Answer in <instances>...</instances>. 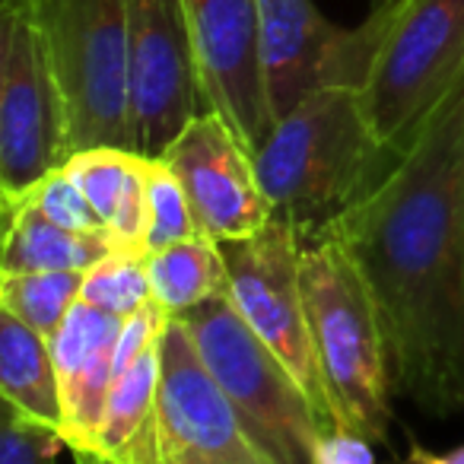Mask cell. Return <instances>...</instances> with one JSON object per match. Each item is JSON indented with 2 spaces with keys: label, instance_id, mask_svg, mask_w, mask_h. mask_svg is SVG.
<instances>
[{
  "label": "cell",
  "instance_id": "12",
  "mask_svg": "<svg viewBox=\"0 0 464 464\" xmlns=\"http://www.w3.org/2000/svg\"><path fill=\"white\" fill-rule=\"evenodd\" d=\"M160 160L179 175L207 239L239 242L274 219L255 156L217 111H200Z\"/></svg>",
  "mask_w": 464,
  "mask_h": 464
},
{
  "label": "cell",
  "instance_id": "13",
  "mask_svg": "<svg viewBox=\"0 0 464 464\" xmlns=\"http://www.w3.org/2000/svg\"><path fill=\"white\" fill-rule=\"evenodd\" d=\"M204 109L255 156L274 130L258 48V0H185Z\"/></svg>",
  "mask_w": 464,
  "mask_h": 464
},
{
  "label": "cell",
  "instance_id": "17",
  "mask_svg": "<svg viewBox=\"0 0 464 464\" xmlns=\"http://www.w3.org/2000/svg\"><path fill=\"white\" fill-rule=\"evenodd\" d=\"M0 398L67 439V411L52 343L0 309Z\"/></svg>",
  "mask_w": 464,
  "mask_h": 464
},
{
  "label": "cell",
  "instance_id": "15",
  "mask_svg": "<svg viewBox=\"0 0 464 464\" xmlns=\"http://www.w3.org/2000/svg\"><path fill=\"white\" fill-rule=\"evenodd\" d=\"M67 172L86 194L111 248L147 258V156L115 147L80 150L67 162Z\"/></svg>",
  "mask_w": 464,
  "mask_h": 464
},
{
  "label": "cell",
  "instance_id": "23",
  "mask_svg": "<svg viewBox=\"0 0 464 464\" xmlns=\"http://www.w3.org/2000/svg\"><path fill=\"white\" fill-rule=\"evenodd\" d=\"M23 200H33L52 223L64 226V229H73V232L102 229V223H99V217L92 213L90 200H86V194L80 191L73 175L67 172V166L58 169V172H52L48 179H42Z\"/></svg>",
  "mask_w": 464,
  "mask_h": 464
},
{
  "label": "cell",
  "instance_id": "20",
  "mask_svg": "<svg viewBox=\"0 0 464 464\" xmlns=\"http://www.w3.org/2000/svg\"><path fill=\"white\" fill-rule=\"evenodd\" d=\"M143 181H147V255L175 242L198 239L200 226L179 175L162 160H147Z\"/></svg>",
  "mask_w": 464,
  "mask_h": 464
},
{
  "label": "cell",
  "instance_id": "18",
  "mask_svg": "<svg viewBox=\"0 0 464 464\" xmlns=\"http://www.w3.org/2000/svg\"><path fill=\"white\" fill-rule=\"evenodd\" d=\"M147 274L153 286V303L169 318L185 315L217 296H229V271H226L223 248L207 236L175 242V246L147 255Z\"/></svg>",
  "mask_w": 464,
  "mask_h": 464
},
{
  "label": "cell",
  "instance_id": "3",
  "mask_svg": "<svg viewBox=\"0 0 464 464\" xmlns=\"http://www.w3.org/2000/svg\"><path fill=\"white\" fill-rule=\"evenodd\" d=\"M309 331L337 430L388 445L392 362L379 309L356 261L334 236H312L303 248Z\"/></svg>",
  "mask_w": 464,
  "mask_h": 464
},
{
  "label": "cell",
  "instance_id": "16",
  "mask_svg": "<svg viewBox=\"0 0 464 464\" xmlns=\"http://www.w3.org/2000/svg\"><path fill=\"white\" fill-rule=\"evenodd\" d=\"M115 252L102 229L73 232L52 223L33 200L4 204L0 274L80 271L86 274Z\"/></svg>",
  "mask_w": 464,
  "mask_h": 464
},
{
  "label": "cell",
  "instance_id": "5",
  "mask_svg": "<svg viewBox=\"0 0 464 464\" xmlns=\"http://www.w3.org/2000/svg\"><path fill=\"white\" fill-rule=\"evenodd\" d=\"M179 322L267 461L318 464L328 432L322 417L284 360L242 322L232 299L217 296L179 315Z\"/></svg>",
  "mask_w": 464,
  "mask_h": 464
},
{
  "label": "cell",
  "instance_id": "8",
  "mask_svg": "<svg viewBox=\"0 0 464 464\" xmlns=\"http://www.w3.org/2000/svg\"><path fill=\"white\" fill-rule=\"evenodd\" d=\"M223 261L229 271V299L242 322L284 360V366L305 388L324 430H337L322 369L315 360L309 331V309L303 290L305 236L277 219L239 242H223Z\"/></svg>",
  "mask_w": 464,
  "mask_h": 464
},
{
  "label": "cell",
  "instance_id": "7",
  "mask_svg": "<svg viewBox=\"0 0 464 464\" xmlns=\"http://www.w3.org/2000/svg\"><path fill=\"white\" fill-rule=\"evenodd\" d=\"M77 153L61 86L26 0H0V198L23 200Z\"/></svg>",
  "mask_w": 464,
  "mask_h": 464
},
{
  "label": "cell",
  "instance_id": "11",
  "mask_svg": "<svg viewBox=\"0 0 464 464\" xmlns=\"http://www.w3.org/2000/svg\"><path fill=\"white\" fill-rule=\"evenodd\" d=\"M156 436L162 464L175 458L200 464H271L179 318L166 324L160 341Z\"/></svg>",
  "mask_w": 464,
  "mask_h": 464
},
{
  "label": "cell",
  "instance_id": "21",
  "mask_svg": "<svg viewBox=\"0 0 464 464\" xmlns=\"http://www.w3.org/2000/svg\"><path fill=\"white\" fill-rule=\"evenodd\" d=\"M80 299L96 309L109 312L118 318H130L137 309L153 303V286H150L147 258L137 255L111 252L105 261L90 267L83 277V293Z\"/></svg>",
  "mask_w": 464,
  "mask_h": 464
},
{
  "label": "cell",
  "instance_id": "22",
  "mask_svg": "<svg viewBox=\"0 0 464 464\" xmlns=\"http://www.w3.org/2000/svg\"><path fill=\"white\" fill-rule=\"evenodd\" d=\"M67 445L54 426L26 417L16 407L4 404L0 426V464H54V455Z\"/></svg>",
  "mask_w": 464,
  "mask_h": 464
},
{
  "label": "cell",
  "instance_id": "19",
  "mask_svg": "<svg viewBox=\"0 0 464 464\" xmlns=\"http://www.w3.org/2000/svg\"><path fill=\"white\" fill-rule=\"evenodd\" d=\"M80 271L0 274V309L52 341L83 293Z\"/></svg>",
  "mask_w": 464,
  "mask_h": 464
},
{
  "label": "cell",
  "instance_id": "14",
  "mask_svg": "<svg viewBox=\"0 0 464 464\" xmlns=\"http://www.w3.org/2000/svg\"><path fill=\"white\" fill-rule=\"evenodd\" d=\"M124 318L109 315L80 299L52 343L67 411V449H86L102 423L115 385V347Z\"/></svg>",
  "mask_w": 464,
  "mask_h": 464
},
{
  "label": "cell",
  "instance_id": "1",
  "mask_svg": "<svg viewBox=\"0 0 464 464\" xmlns=\"http://www.w3.org/2000/svg\"><path fill=\"white\" fill-rule=\"evenodd\" d=\"M322 232L372 293L394 394L426 417L464 413V80L385 179Z\"/></svg>",
  "mask_w": 464,
  "mask_h": 464
},
{
  "label": "cell",
  "instance_id": "2",
  "mask_svg": "<svg viewBox=\"0 0 464 464\" xmlns=\"http://www.w3.org/2000/svg\"><path fill=\"white\" fill-rule=\"evenodd\" d=\"M392 166L362 115L360 92L347 86L305 96L255 150L274 217L290 219L305 239L372 191Z\"/></svg>",
  "mask_w": 464,
  "mask_h": 464
},
{
  "label": "cell",
  "instance_id": "26",
  "mask_svg": "<svg viewBox=\"0 0 464 464\" xmlns=\"http://www.w3.org/2000/svg\"><path fill=\"white\" fill-rule=\"evenodd\" d=\"M166 464H200V461H194V458H175V461H166Z\"/></svg>",
  "mask_w": 464,
  "mask_h": 464
},
{
  "label": "cell",
  "instance_id": "6",
  "mask_svg": "<svg viewBox=\"0 0 464 464\" xmlns=\"http://www.w3.org/2000/svg\"><path fill=\"white\" fill-rule=\"evenodd\" d=\"M67 105L73 150H134L128 0H26Z\"/></svg>",
  "mask_w": 464,
  "mask_h": 464
},
{
  "label": "cell",
  "instance_id": "24",
  "mask_svg": "<svg viewBox=\"0 0 464 464\" xmlns=\"http://www.w3.org/2000/svg\"><path fill=\"white\" fill-rule=\"evenodd\" d=\"M369 439L356 436L350 430L324 432L322 449H318V464H375Z\"/></svg>",
  "mask_w": 464,
  "mask_h": 464
},
{
  "label": "cell",
  "instance_id": "10",
  "mask_svg": "<svg viewBox=\"0 0 464 464\" xmlns=\"http://www.w3.org/2000/svg\"><path fill=\"white\" fill-rule=\"evenodd\" d=\"M134 150L160 160L204 111L185 0H128Z\"/></svg>",
  "mask_w": 464,
  "mask_h": 464
},
{
  "label": "cell",
  "instance_id": "9",
  "mask_svg": "<svg viewBox=\"0 0 464 464\" xmlns=\"http://www.w3.org/2000/svg\"><path fill=\"white\" fill-rule=\"evenodd\" d=\"M375 45L379 29L369 16L343 29L324 20L315 0H258L261 73L274 124L318 90H360Z\"/></svg>",
  "mask_w": 464,
  "mask_h": 464
},
{
  "label": "cell",
  "instance_id": "4",
  "mask_svg": "<svg viewBox=\"0 0 464 464\" xmlns=\"http://www.w3.org/2000/svg\"><path fill=\"white\" fill-rule=\"evenodd\" d=\"M369 16L379 45L356 92L379 147L398 162L464 80V0H372Z\"/></svg>",
  "mask_w": 464,
  "mask_h": 464
},
{
  "label": "cell",
  "instance_id": "25",
  "mask_svg": "<svg viewBox=\"0 0 464 464\" xmlns=\"http://www.w3.org/2000/svg\"><path fill=\"white\" fill-rule=\"evenodd\" d=\"M407 464H464V445L445 451V455H436V451H426V449H420V445H413Z\"/></svg>",
  "mask_w": 464,
  "mask_h": 464
}]
</instances>
